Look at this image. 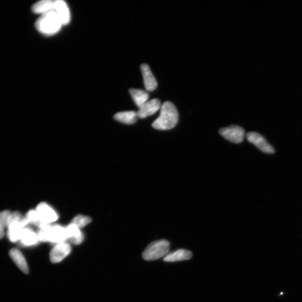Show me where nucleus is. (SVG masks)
<instances>
[{
	"mask_svg": "<svg viewBox=\"0 0 302 302\" xmlns=\"http://www.w3.org/2000/svg\"><path fill=\"white\" fill-rule=\"evenodd\" d=\"M25 217L26 220H28L29 224H32L35 225L37 228H39L42 224L39 214L37 213L36 209L29 210L28 212L26 213Z\"/></svg>",
	"mask_w": 302,
	"mask_h": 302,
	"instance_id": "obj_20",
	"label": "nucleus"
},
{
	"mask_svg": "<svg viewBox=\"0 0 302 302\" xmlns=\"http://www.w3.org/2000/svg\"><path fill=\"white\" fill-rule=\"evenodd\" d=\"M9 255L21 271L25 274L29 273L28 263L22 253L18 249H13L9 251Z\"/></svg>",
	"mask_w": 302,
	"mask_h": 302,
	"instance_id": "obj_15",
	"label": "nucleus"
},
{
	"mask_svg": "<svg viewBox=\"0 0 302 302\" xmlns=\"http://www.w3.org/2000/svg\"><path fill=\"white\" fill-rule=\"evenodd\" d=\"M248 141L254 144L258 149L263 153L272 154L274 149L271 144L266 141L261 135L256 132H250L247 134Z\"/></svg>",
	"mask_w": 302,
	"mask_h": 302,
	"instance_id": "obj_7",
	"label": "nucleus"
},
{
	"mask_svg": "<svg viewBox=\"0 0 302 302\" xmlns=\"http://www.w3.org/2000/svg\"><path fill=\"white\" fill-rule=\"evenodd\" d=\"M137 113L134 111L118 112L114 116L116 121L126 125H133L137 122Z\"/></svg>",
	"mask_w": 302,
	"mask_h": 302,
	"instance_id": "obj_17",
	"label": "nucleus"
},
{
	"mask_svg": "<svg viewBox=\"0 0 302 302\" xmlns=\"http://www.w3.org/2000/svg\"><path fill=\"white\" fill-rule=\"evenodd\" d=\"M179 120V114L175 106L170 101L161 105L160 115L153 122V128L159 130H170L174 128Z\"/></svg>",
	"mask_w": 302,
	"mask_h": 302,
	"instance_id": "obj_1",
	"label": "nucleus"
},
{
	"mask_svg": "<svg viewBox=\"0 0 302 302\" xmlns=\"http://www.w3.org/2000/svg\"><path fill=\"white\" fill-rule=\"evenodd\" d=\"M62 25L55 11L42 15L35 24L37 30L46 35L56 34L61 30Z\"/></svg>",
	"mask_w": 302,
	"mask_h": 302,
	"instance_id": "obj_2",
	"label": "nucleus"
},
{
	"mask_svg": "<svg viewBox=\"0 0 302 302\" xmlns=\"http://www.w3.org/2000/svg\"><path fill=\"white\" fill-rule=\"evenodd\" d=\"M54 11L61 21L63 25H66L69 23L70 20H71V14H70L69 9L65 2L62 1V0L55 1Z\"/></svg>",
	"mask_w": 302,
	"mask_h": 302,
	"instance_id": "obj_10",
	"label": "nucleus"
},
{
	"mask_svg": "<svg viewBox=\"0 0 302 302\" xmlns=\"http://www.w3.org/2000/svg\"><path fill=\"white\" fill-rule=\"evenodd\" d=\"M219 133L225 139L234 143L242 142L245 137L244 129L237 126H231L220 129Z\"/></svg>",
	"mask_w": 302,
	"mask_h": 302,
	"instance_id": "obj_5",
	"label": "nucleus"
},
{
	"mask_svg": "<svg viewBox=\"0 0 302 302\" xmlns=\"http://www.w3.org/2000/svg\"><path fill=\"white\" fill-rule=\"evenodd\" d=\"M4 230H5V229L3 228V226L2 225H0V239H3L4 236V234H5Z\"/></svg>",
	"mask_w": 302,
	"mask_h": 302,
	"instance_id": "obj_22",
	"label": "nucleus"
},
{
	"mask_svg": "<svg viewBox=\"0 0 302 302\" xmlns=\"http://www.w3.org/2000/svg\"><path fill=\"white\" fill-rule=\"evenodd\" d=\"M54 8H55V1L42 0L34 4L31 10L34 13L42 15L54 11Z\"/></svg>",
	"mask_w": 302,
	"mask_h": 302,
	"instance_id": "obj_16",
	"label": "nucleus"
},
{
	"mask_svg": "<svg viewBox=\"0 0 302 302\" xmlns=\"http://www.w3.org/2000/svg\"><path fill=\"white\" fill-rule=\"evenodd\" d=\"M129 93H130L135 103L139 107L147 102L149 98L148 94L144 90L131 89L129 90Z\"/></svg>",
	"mask_w": 302,
	"mask_h": 302,
	"instance_id": "obj_18",
	"label": "nucleus"
},
{
	"mask_svg": "<svg viewBox=\"0 0 302 302\" xmlns=\"http://www.w3.org/2000/svg\"><path fill=\"white\" fill-rule=\"evenodd\" d=\"M91 221H92V219L90 217L86 216V215L79 214L76 215L72 219L71 223L77 225L79 229H82L90 224Z\"/></svg>",
	"mask_w": 302,
	"mask_h": 302,
	"instance_id": "obj_19",
	"label": "nucleus"
},
{
	"mask_svg": "<svg viewBox=\"0 0 302 302\" xmlns=\"http://www.w3.org/2000/svg\"><path fill=\"white\" fill-rule=\"evenodd\" d=\"M161 102L158 99H154L147 101L139 107L137 112L138 117L143 119L153 116L161 109Z\"/></svg>",
	"mask_w": 302,
	"mask_h": 302,
	"instance_id": "obj_9",
	"label": "nucleus"
},
{
	"mask_svg": "<svg viewBox=\"0 0 302 302\" xmlns=\"http://www.w3.org/2000/svg\"><path fill=\"white\" fill-rule=\"evenodd\" d=\"M71 252V246L66 242L56 244L50 252V258L52 263L62 261Z\"/></svg>",
	"mask_w": 302,
	"mask_h": 302,
	"instance_id": "obj_6",
	"label": "nucleus"
},
{
	"mask_svg": "<svg viewBox=\"0 0 302 302\" xmlns=\"http://www.w3.org/2000/svg\"><path fill=\"white\" fill-rule=\"evenodd\" d=\"M143 74V82L145 89L148 91H154L158 86L152 71L147 64H143L141 67Z\"/></svg>",
	"mask_w": 302,
	"mask_h": 302,
	"instance_id": "obj_12",
	"label": "nucleus"
},
{
	"mask_svg": "<svg viewBox=\"0 0 302 302\" xmlns=\"http://www.w3.org/2000/svg\"><path fill=\"white\" fill-rule=\"evenodd\" d=\"M170 244L166 240L151 242L142 253L145 260L153 261L164 257L169 252Z\"/></svg>",
	"mask_w": 302,
	"mask_h": 302,
	"instance_id": "obj_3",
	"label": "nucleus"
},
{
	"mask_svg": "<svg viewBox=\"0 0 302 302\" xmlns=\"http://www.w3.org/2000/svg\"><path fill=\"white\" fill-rule=\"evenodd\" d=\"M68 240L75 245L82 243L84 236L81 229L73 223L69 224L66 228Z\"/></svg>",
	"mask_w": 302,
	"mask_h": 302,
	"instance_id": "obj_14",
	"label": "nucleus"
},
{
	"mask_svg": "<svg viewBox=\"0 0 302 302\" xmlns=\"http://www.w3.org/2000/svg\"><path fill=\"white\" fill-rule=\"evenodd\" d=\"M19 241L21 244L26 246H34L40 242L37 233L28 226L23 229Z\"/></svg>",
	"mask_w": 302,
	"mask_h": 302,
	"instance_id": "obj_11",
	"label": "nucleus"
},
{
	"mask_svg": "<svg viewBox=\"0 0 302 302\" xmlns=\"http://www.w3.org/2000/svg\"><path fill=\"white\" fill-rule=\"evenodd\" d=\"M12 213V212L9 210H4V211L0 212V225H2L4 229H8Z\"/></svg>",
	"mask_w": 302,
	"mask_h": 302,
	"instance_id": "obj_21",
	"label": "nucleus"
},
{
	"mask_svg": "<svg viewBox=\"0 0 302 302\" xmlns=\"http://www.w3.org/2000/svg\"><path fill=\"white\" fill-rule=\"evenodd\" d=\"M193 256L191 251L185 249H179L169 252L164 257L165 262H177L191 259Z\"/></svg>",
	"mask_w": 302,
	"mask_h": 302,
	"instance_id": "obj_13",
	"label": "nucleus"
},
{
	"mask_svg": "<svg viewBox=\"0 0 302 302\" xmlns=\"http://www.w3.org/2000/svg\"><path fill=\"white\" fill-rule=\"evenodd\" d=\"M68 240L66 228L59 224H52L49 234L48 242L53 244H58L66 242Z\"/></svg>",
	"mask_w": 302,
	"mask_h": 302,
	"instance_id": "obj_8",
	"label": "nucleus"
},
{
	"mask_svg": "<svg viewBox=\"0 0 302 302\" xmlns=\"http://www.w3.org/2000/svg\"><path fill=\"white\" fill-rule=\"evenodd\" d=\"M35 209L39 214L42 224H52L58 219V213L49 204L41 202L37 205Z\"/></svg>",
	"mask_w": 302,
	"mask_h": 302,
	"instance_id": "obj_4",
	"label": "nucleus"
}]
</instances>
